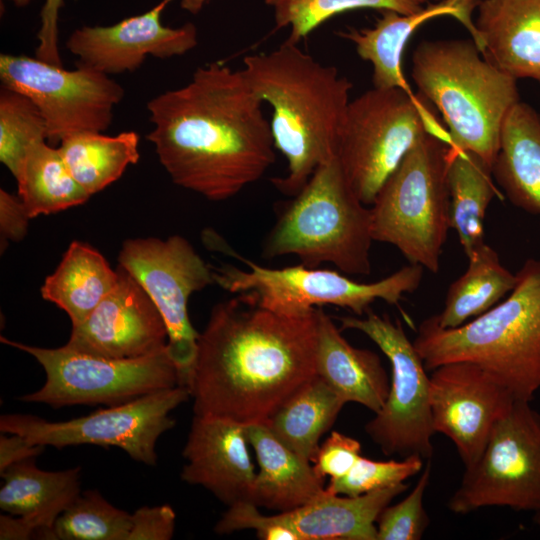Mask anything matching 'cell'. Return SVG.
Here are the masks:
<instances>
[{
  "label": "cell",
  "mask_w": 540,
  "mask_h": 540,
  "mask_svg": "<svg viewBox=\"0 0 540 540\" xmlns=\"http://www.w3.org/2000/svg\"><path fill=\"white\" fill-rule=\"evenodd\" d=\"M262 104L242 70L212 62L198 67L186 85L148 101L153 128L146 138L173 183L226 200L275 161Z\"/></svg>",
  "instance_id": "obj_1"
},
{
  "label": "cell",
  "mask_w": 540,
  "mask_h": 540,
  "mask_svg": "<svg viewBox=\"0 0 540 540\" xmlns=\"http://www.w3.org/2000/svg\"><path fill=\"white\" fill-rule=\"evenodd\" d=\"M317 308L288 316L249 292L217 303L204 330L188 385L194 415L266 423L316 376Z\"/></svg>",
  "instance_id": "obj_2"
},
{
  "label": "cell",
  "mask_w": 540,
  "mask_h": 540,
  "mask_svg": "<svg viewBox=\"0 0 540 540\" xmlns=\"http://www.w3.org/2000/svg\"><path fill=\"white\" fill-rule=\"evenodd\" d=\"M243 65L252 90L273 109L274 145L288 162L287 174L272 183L294 197L320 165L337 157L353 84L288 40L271 52L245 56Z\"/></svg>",
  "instance_id": "obj_3"
},
{
  "label": "cell",
  "mask_w": 540,
  "mask_h": 540,
  "mask_svg": "<svg viewBox=\"0 0 540 540\" xmlns=\"http://www.w3.org/2000/svg\"><path fill=\"white\" fill-rule=\"evenodd\" d=\"M509 296L455 328L434 315L421 322L413 342L426 370L451 362L475 364L516 400L531 402L540 389V260L528 259Z\"/></svg>",
  "instance_id": "obj_4"
},
{
  "label": "cell",
  "mask_w": 540,
  "mask_h": 540,
  "mask_svg": "<svg viewBox=\"0 0 540 540\" xmlns=\"http://www.w3.org/2000/svg\"><path fill=\"white\" fill-rule=\"evenodd\" d=\"M470 40H425L412 55L411 76L438 109L451 145L493 166L503 122L520 101L516 79L480 56Z\"/></svg>",
  "instance_id": "obj_5"
},
{
  "label": "cell",
  "mask_w": 540,
  "mask_h": 540,
  "mask_svg": "<svg viewBox=\"0 0 540 540\" xmlns=\"http://www.w3.org/2000/svg\"><path fill=\"white\" fill-rule=\"evenodd\" d=\"M293 198L265 238L264 257L295 255L309 268L328 262L349 275L371 273V210L352 190L337 157L320 165Z\"/></svg>",
  "instance_id": "obj_6"
},
{
  "label": "cell",
  "mask_w": 540,
  "mask_h": 540,
  "mask_svg": "<svg viewBox=\"0 0 540 540\" xmlns=\"http://www.w3.org/2000/svg\"><path fill=\"white\" fill-rule=\"evenodd\" d=\"M449 143L427 135L379 190L371 210L374 241L396 247L409 261L437 273L450 228Z\"/></svg>",
  "instance_id": "obj_7"
},
{
  "label": "cell",
  "mask_w": 540,
  "mask_h": 540,
  "mask_svg": "<svg viewBox=\"0 0 540 540\" xmlns=\"http://www.w3.org/2000/svg\"><path fill=\"white\" fill-rule=\"evenodd\" d=\"M420 94L401 88H375L350 100L342 126L337 159L359 200L367 206L424 137L449 144V132Z\"/></svg>",
  "instance_id": "obj_8"
},
{
  "label": "cell",
  "mask_w": 540,
  "mask_h": 540,
  "mask_svg": "<svg viewBox=\"0 0 540 540\" xmlns=\"http://www.w3.org/2000/svg\"><path fill=\"white\" fill-rule=\"evenodd\" d=\"M225 252L238 258L247 268L212 267L214 283L234 294L252 293L261 306L288 316L306 315L324 305L338 306L363 316L376 300L398 305L404 294L418 289L424 272L422 266L409 264L381 280L361 283L333 270L302 264L269 268L234 251Z\"/></svg>",
  "instance_id": "obj_9"
},
{
  "label": "cell",
  "mask_w": 540,
  "mask_h": 540,
  "mask_svg": "<svg viewBox=\"0 0 540 540\" xmlns=\"http://www.w3.org/2000/svg\"><path fill=\"white\" fill-rule=\"evenodd\" d=\"M3 344L33 356L43 367L46 380L21 401L53 408L73 405L115 406L179 385L177 367L168 348L160 353L113 359L72 350L42 348L0 338Z\"/></svg>",
  "instance_id": "obj_10"
},
{
  "label": "cell",
  "mask_w": 540,
  "mask_h": 540,
  "mask_svg": "<svg viewBox=\"0 0 540 540\" xmlns=\"http://www.w3.org/2000/svg\"><path fill=\"white\" fill-rule=\"evenodd\" d=\"M365 316H342L340 329L357 330L369 337L391 364V383L383 407L365 425V431L388 456H433L435 433L430 409V377L400 320L394 322L371 309Z\"/></svg>",
  "instance_id": "obj_11"
},
{
  "label": "cell",
  "mask_w": 540,
  "mask_h": 540,
  "mask_svg": "<svg viewBox=\"0 0 540 540\" xmlns=\"http://www.w3.org/2000/svg\"><path fill=\"white\" fill-rule=\"evenodd\" d=\"M447 506L455 514L492 506L540 512V413L530 402L516 400L497 420Z\"/></svg>",
  "instance_id": "obj_12"
},
{
  "label": "cell",
  "mask_w": 540,
  "mask_h": 540,
  "mask_svg": "<svg viewBox=\"0 0 540 540\" xmlns=\"http://www.w3.org/2000/svg\"><path fill=\"white\" fill-rule=\"evenodd\" d=\"M189 398L188 388L177 385L68 421L51 422L34 415L5 414L0 417V431L57 449L81 444L116 447L133 460L154 466L159 437L175 425L170 413Z\"/></svg>",
  "instance_id": "obj_13"
},
{
  "label": "cell",
  "mask_w": 540,
  "mask_h": 540,
  "mask_svg": "<svg viewBox=\"0 0 540 540\" xmlns=\"http://www.w3.org/2000/svg\"><path fill=\"white\" fill-rule=\"evenodd\" d=\"M118 261L142 285L162 315L179 385L188 388L199 336L189 318L188 301L192 293L214 283L212 267L179 235L165 240L127 239Z\"/></svg>",
  "instance_id": "obj_14"
},
{
  "label": "cell",
  "mask_w": 540,
  "mask_h": 540,
  "mask_svg": "<svg viewBox=\"0 0 540 540\" xmlns=\"http://www.w3.org/2000/svg\"><path fill=\"white\" fill-rule=\"evenodd\" d=\"M0 79L2 86L34 102L54 144L73 134L106 131L125 95L119 83L99 70L82 64L66 70L25 55L2 53Z\"/></svg>",
  "instance_id": "obj_15"
},
{
  "label": "cell",
  "mask_w": 540,
  "mask_h": 540,
  "mask_svg": "<svg viewBox=\"0 0 540 540\" xmlns=\"http://www.w3.org/2000/svg\"><path fill=\"white\" fill-rule=\"evenodd\" d=\"M431 371L434 431L453 442L467 468L479 458L493 426L516 399L495 377L469 362L446 363Z\"/></svg>",
  "instance_id": "obj_16"
},
{
  "label": "cell",
  "mask_w": 540,
  "mask_h": 540,
  "mask_svg": "<svg viewBox=\"0 0 540 540\" xmlns=\"http://www.w3.org/2000/svg\"><path fill=\"white\" fill-rule=\"evenodd\" d=\"M112 291L81 323L72 326L66 347L95 356L134 359L168 348V331L142 285L118 267Z\"/></svg>",
  "instance_id": "obj_17"
},
{
  "label": "cell",
  "mask_w": 540,
  "mask_h": 540,
  "mask_svg": "<svg viewBox=\"0 0 540 540\" xmlns=\"http://www.w3.org/2000/svg\"><path fill=\"white\" fill-rule=\"evenodd\" d=\"M173 0H162L143 14L110 26H83L75 29L66 48L80 64L105 74L132 72L146 56L165 59L179 56L198 44L193 23L172 28L161 23V15Z\"/></svg>",
  "instance_id": "obj_18"
},
{
  "label": "cell",
  "mask_w": 540,
  "mask_h": 540,
  "mask_svg": "<svg viewBox=\"0 0 540 540\" xmlns=\"http://www.w3.org/2000/svg\"><path fill=\"white\" fill-rule=\"evenodd\" d=\"M245 425L227 418L194 415L182 455L181 479L210 491L231 506L250 501L256 471Z\"/></svg>",
  "instance_id": "obj_19"
},
{
  "label": "cell",
  "mask_w": 540,
  "mask_h": 540,
  "mask_svg": "<svg viewBox=\"0 0 540 540\" xmlns=\"http://www.w3.org/2000/svg\"><path fill=\"white\" fill-rule=\"evenodd\" d=\"M481 1L439 0L407 15L385 10L372 27L349 28L339 35L353 43L361 59L371 63L373 87L412 91L402 72V54L413 33L430 19L449 15L464 26L481 52V39L472 18Z\"/></svg>",
  "instance_id": "obj_20"
},
{
  "label": "cell",
  "mask_w": 540,
  "mask_h": 540,
  "mask_svg": "<svg viewBox=\"0 0 540 540\" xmlns=\"http://www.w3.org/2000/svg\"><path fill=\"white\" fill-rule=\"evenodd\" d=\"M477 11L483 57L516 80L540 83V0H482Z\"/></svg>",
  "instance_id": "obj_21"
},
{
  "label": "cell",
  "mask_w": 540,
  "mask_h": 540,
  "mask_svg": "<svg viewBox=\"0 0 540 540\" xmlns=\"http://www.w3.org/2000/svg\"><path fill=\"white\" fill-rule=\"evenodd\" d=\"M316 374L347 402L377 413L383 407L390 382L379 355L352 346L322 308H317Z\"/></svg>",
  "instance_id": "obj_22"
},
{
  "label": "cell",
  "mask_w": 540,
  "mask_h": 540,
  "mask_svg": "<svg viewBox=\"0 0 540 540\" xmlns=\"http://www.w3.org/2000/svg\"><path fill=\"white\" fill-rule=\"evenodd\" d=\"M245 432L259 466L252 503L281 513L324 495L326 487L311 463L280 441L265 423L245 425Z\"/></svg>",
  "instance_id": "obj_23"
},
{
  "label": "cell",
  "mask_w": 540,
  "mask_h": 540,
  "mask_svg": "<svg viewBox=\"0 0 540 540\" xmlns=\"http://www.w3.org/2000/svg\"><path fill=\"white\" fill-rule=\"evenodd\" d=\"M407 488L400 483L359 496L326 490L320 498L277 516L299 540H377L379 514Z\"/></svg>",
  "instance_id": "obj_24"
},
{
  "label": "cell",
  "mask_w": 540,
  "mask_h": 540,
  "mask_svg": "<svg viewBox=\"0 0 540 540\" xmlns=\"http://www.w3.org/2000/svg\"><path fill=\"white\" fill-rule=\"evenodd\" d=\"M0 508L25 517L36 529L35 538L47 539L56 519L80 495L81 468L45 471L35 459L15 463L0 473Z\"/></svg>",
  "instance_id": "obj_25"
},
{
  "label": "cell",
  "mask_w": 540,
  "mask_h": 540,
  "mask_svg": "<svg viewBox=\"0 0 540 540\" xmlns=\"http://www.w3.org/2000/svg\"><path fill=\"white\" fill-rule=\"evenodd\" d=\"M492 175L513 205L540 215V114L524 102L503 122Z\"/></svg>",
  "instance_id": "obj_26"
},
{
  "label": "cell",
  "mask_w": 540,
  "mask_h": 540,
  "mask_svg": "<svg viewBox=\"0 0 540 540\" xmlns=\"http://www.w3.org/2000/svg\"><path fill=\"white\" fill-rule=\"evenodd\" d=\"M117 281L118 271L110 267L100 252L86 243L73 241L56 270L45 279L41 295L64 310L74 326L90 315Z\"/></svg>",
  "instance_id": "obj_27"
},
{
  "label": "cell",
  "mask_w": 540,
  "mask_h": 540,
  "mask_svg": "<svg viewBox=\"0 0 540 540\" xmlns=\"http://www.w3.org/2000/svg\"><path fill=\"white\" fill-rule=\"evenodd\" d=\"M450 228L457 233L466 257L484 241V218L490 202L501 198L492 169L479 156L451 144L447 156Z\"/></svg>",
  "instance_id": "obj_28"
},
{
  "label": "cell",
  "mask_w": 540,
  "mask_h": 540,
  "mask_svg": "<svg viewBox=\"0 0 540 540\" xmlns=\"http://www.w3.org/2000/svg\"><path fill=\"white\" fill-rule=\"evenodd\" d=\"M466 271L448 288L441 313L434 315L442 328H455L498 304L517 283L498 253L483 243L467 257Z\"/></svg>",
  "instance_id": "obj_29"
},
{
  "label": "cell",
  "mask_w": 540,
  "mask_h": 540,
  "mask_svg": "<svg viewBox=\"0 0 540 540\" xmlns=\"http://www.w3.org/2000/svg\"><path fill=\"white\" fill-rule=\"evenodd\" d=\"M344 404L316 374L265 424L280 441L312 463L322 435L331 428Z\"/></svg>",
  "instance_id": "obj_30"
},
{
  "label": "cell",
  "mask_w": 540,
  "mask_h": 540,
  "mask_svg": "<svg viewBox=\"0 0 540 540\" xmlns=\"http://www.w3.org/2000/svg\"><path fill=\"white\" fill-rule=\"evenodd\" d=\"M15 179L31 218L81 205L90 197L71 174L60 149L46 141L28 150Z\"/></svg>",
  "instance_id": "obj_31"
},
{
  "label": "cell",
  "mask_w": 540,
  "mask_h": 540,
  "mask_svg": "<svg viewBox=\"0 0 540 540\" xmlns=\"http://www.w3.org/2000/svg\"><path fill=\"white\" fill-rule=\"evenodd\" d=\"M59 149L71 174L90 196L117 181L140 158L135 131L115 136L81 132L63 139Z\"/></svg>",
  "instance_id": "obj_32"
},
{
  "label": "cell",
  "mask_w": 540,
  "mask_h": 540,
  "mask_svg": "<svg viewBox=\"0 0 540 540\" xmlns=\"http://www.w3.org/2000/svg\"><path fill=\"white\" fill-rule=\"evenodd\" d=\"M131 513L108 502L98 490H86L56 519L47 539L128 540Z\"/></svg>",
  "instance_id": "obj_33"
},
{
  "label": "cell",
  "mask_w": 540,
  "mask_h": 540,
  "mask_svg": "<svg viewBox=\"0 0 540 540\" xmlns=\"http://www.w3.org/2000/svg\"><path fill=\"white\" fill-rule=\"evenodd\" d=\"M439 0H287L276 6L277 28L290 27L288 41L298 43L331 17L354 9L374 8L407 15Z\"/></svg>",
  "instance_id": "obj_34"
},
{
  "label": "cell",
  "mask_w": 540,
  "mask_h": 540,
  "mask_svg": "<svg viewBox=\"0 0 540 540\" xmlns=\"http://www.w3.org/2000/svg\"><path fill=\"white\" fill-rule=\"evenodd\" d=\"M46 140L47 125L34 102L25 95L2 86L0 161L15 177L28 150L34 144Z\"/></svg>",
  "instance_id": "obj_35"
},
{
  "label": "cell",
  "mask_w": 540,
  "mask_h": 540,
  "mask_svg": "<svg viewBox=\"0 0 540 540\" xmlns=\"http://www.w3.org/2000/svg\"><path fill=\"white\" fill-rule=\"evenodd\" d=\"M424 459L412 455L402 460L376 461L361 457L342 478L330 481L326 490L333 494L359 496L404 483L423 470Z\"/></svg>",
  "instance_id": "obj_36"
},
{
  "label": "cell",
  "mask_w": 540,
  "mask_h": 540,
  "mask_svg": "<svg viewBox=\"0 0 540 540\" xmlns=\"http://www.w3.org/2000/svg\"><path fill=\"white\" fill-rule=\"evenodd\" d=\"M431 475L427 462L413 490L399 503L387 505L379 514L377 540H419L430 524L424 508V493Z\"/></svg>",
  "instance_id": "obj_37"
},
{
  "label": "cell",
  "mask_w": 540,
  "mask_h": 540,
  "mask_svg": "<svg viewBox=\"0 0 540 540\" xmlns=\"http://www.w3.org/2000/svg\"><path fill=\"white\" fill-rule=\"evenodd\" d=\"M251 529L261 540H299L297 534L277 516L264 515L259 507L250 501L237 502L228 506L214 527L219 535Z\"/></svg>",
  "instance_id": "obj_38"
},
{
  "label": "cell",
  "mask_w": 540,
  "mask_h": 540,
  "mask_svg": "<svg viewBox=\"0 0 540 540\" xmlns=\"http://www.w3.org/2000/svg\"><path fill=\"white\" fill-rule=\"evenodd\" d=\"M361 457V444L357 439L333 431L319 446L312 466L320 479L328 476L334 481L345 476Z\"/></svg>",
  "instance_id": "obj_39"
},
{
  "label": "cell",
  "mask_w": 540,
  "mask_h": 540,
  "mask_svg": "<svg viewBox=\"0 0 540 540\" xmlns=\"http://www.w3.org/2000/svg\"><path fill=\"white\" fill-rule=\"evenodd\" d=\"M128 540H169L175 531L176 514L169 505L143 506L131 514Z\"/></svg>",
  "instance_id": "obj_40"
},
{
  "label": "cell",
  "mask_w": 540,
  "mask_h": 540,
  "mask_svg": "<svg viewBox=\"0 0 540 540\" xmlns=\"http://www.w3.org/2000/svg\"><path fill=\"white\" fill-rule=\"evenodd\" d=\"M63 0H45L41 9V25L37 34L36 57L56 66H62L58 47L59 12Z\"/></svg>",
  "instance_id": "obj_41"
},
{
  "label": "cell",
  "mask_w": 540,
  "mask_h": 540,
  "mask_svg": "<svg viewBox=\"0 0 540 540\" xmlns=\"http://www.w3.org/2000/svg\"><path fill=\"white\" fill-rule=\"evenodd\" d=\"M30 219L32 218L20 197L1 189L0 233L2 249L7 246L8 241L18 242L26 236Z\"/></svg>",
  "instance_id": "obj_42"
},
{
  "label": "cell",
  "mask_w": 540,
  "mask_h": 540,
  "mask_svg": "<svg viewBox=\"0 0 540 540\" xmlns=\"http://www.w3.org/2000/svg\"><path fill=\"white\" fill-rule=\"evenodd\" d=\"M46 446L33 444L18 434L1 433L0 473L11 465L40 456Z\"/></svg>",
  "instance_id": "obj_43"
},
{
  "label": "cell",
  "mask_w": 540,
  "mask_h": 540,
  "mask_svg": "<svg viewBox=\"0 0 540 540\" xmlns=\"http://www.w3.org/2000/svg\"><path fill=\"white\" fill-rule=\"evenodd\" d=\"M35 527L22 516H0V539L1 540H27L35 538Z\"/></svg>",
  "instance_id": "obj_44"
},
{
  "label": "cell",
  "mask_w": 540,
  "mask_h": 540,
  "mask_svg": "<svg viewBox=\"0 0 540 540\" xmlns=\"http://www.w3.org/2000/svg\"><path fill=\"white\" fill-rule=\"evenodd\" d=\"M209 1L210 0H180V7L191 14H197Z\"/></svg>",
  "instance_id": "obj_45"
},
{
  "label": "cell",
  "mask_w": 540,
  "mask_h": 540,
  "mask_svg": "<svg viewBox=\"0 0 540 540\" xmlns=\"http://www.w3.org/2000/svg\"><path fill=\"white\" fill-rule=\"evenodd\" d=\"M8 1L12 2L18 7L27 6L31 2V0H8Z\"/></svg>",
  "instance_id": "obj_46"
},
{
  "label": "cell",
  "mask_w": 540,
  "mask_h": 540,
  "mask_svg": "<svg viewBox=\"0 0 540 540\" xmlns=\"http://www.w3.org/2000/svg\"><path fill=\"white\" fill-rule=\"evenodd\" d=\"M284 1H287V0H265V3L267 5L276 6Z\"/></svg>",
  "instance_id": "obj_47"
},
{
  "label": "cell",
  "mask_w": 540,
  "mask_h": 540,
  "mask_svg": "<svg viewBox=\"0 0 540 540\" xmlns=\"http://www.w3.org/2000/svg\"><path fill=\"white\" fill-rule=\"evenodd\" d=\"M533 520H534V522H535L537 525L540 526V512L534 513Z\"/></svg>",
  "instance_id": "obj_48"
}]
</instances>
